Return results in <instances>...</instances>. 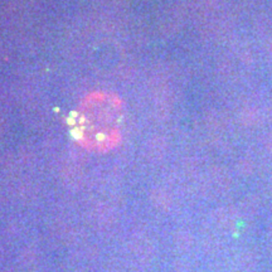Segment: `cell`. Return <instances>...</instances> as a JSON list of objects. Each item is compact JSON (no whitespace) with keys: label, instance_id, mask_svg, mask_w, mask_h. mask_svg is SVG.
I'll return each mask as SVG.
<instances>
[{"label":"cell","instance_id":"obj_1","mask_svg":"<svg viewBox=\"0 0 272 272\" xmlns=\"http://www.w3.org/2000/svg\"><path fill=\"white\" fill-rule=\"evenodd\" d=\"M124 129V106L111 94H92L86 97L71 116L75 140L87 150L109 151L117 146Z\"/></svg>","mask_w":272,"mask_h":272}]
</instances>
